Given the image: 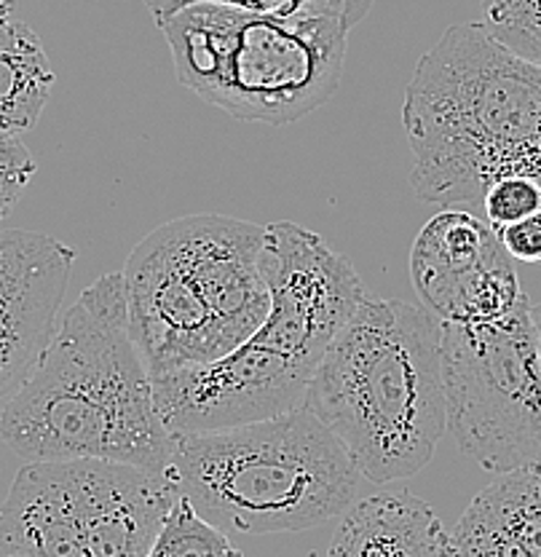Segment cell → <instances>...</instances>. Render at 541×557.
<instances>
[{
  "instance_id": "obj_2",
  "label": "cell",
  "mask_w": 541,
  "mask_h": 557,
  "mask_svg": "<svg viewBox=\"0 0 541 557\" xmlns=\"http://www.w3.org/2000/svg\"><path fill=\"white\" fill-rule=\"evenodd\" d=\"M410 188L427 205L480 207L504 177L541 183V67L482 22L447 27L405 89Z\"/></svg>"
},
{
  "instance_id": "obj_16",
  "label": "cell",
  "mask_w": 541,
  "mask_h": 557,
  "mask_svg": "<svg viewBox=\"0 0 541 557\" xmlns=\"http://www.w3.org/2000/svg\"><path fill=\"white\" fill-rule=\"evenodd\" d=\"M54 86V67L38 33L25 22L0 30V135H22L38 124Z\"/></svg>"
},
{
  "instance_id": "obj_9",
  "label": "cell",
  "mask_w": 541,
  "mask_h": 557,
  "mask_svg": "<svg viewBox=\"0 0 541 557\" xmlns=\"http://www.w3.org/2000/svg\"><path fill=\"white\" fill-rule=\"evenodd\" d=\"M313 368L247 338L225 357L153 375L172 437L247 426L300 408Z\"/></svg>"
},
{
  "instance_id": "obj_13",
  "label": "cell",
  "mask_w": 541,
  "mask_h": 557,
  "mask_svg": "<svg viewBox=\"0 0 541 557\" xmlns=\"http://www.w3.org/2000/svg\"><path fill=\"white\" fill-rule=\"evenodd\" d=\"M0 557H89L67 461L25 463L0 504Z\"/></svg>"
},
{
  "instance_id": "obj_12",
  "label": "cell",
  "mask_w": 541,
  "mask_h": 557,
  "mask_svg": "<svg viewBox=\"0 0 541 557\" xmlns=\"http://www.w3.org/2000/svg\"><path fill=\"white\" fill-rule=\"evenodd\" d=\"M67 463L89 557H148L180 498L170 472L97 458Z\"/></svg>"
},
{
  "instance_id": "obj_23",
  "label": "cell",
  "mask_w": 541,
  "mask_h": 557,
  "mask_svg": "<svg viewBox=\"0 0 541 557\" xmlns=\"http://www.w3.org/2000/svg\"><path fill=\"white\" fill-rule=\"evenodd\" d=\"M14 22V0H0V30Z\"/></svg>"
},
{
  "instance_id": "obj_20",
  "label": "cell",
  "mask_w": 541,
  "mask_h": 557,
  "mask_svg": "<svg viewBox=\"0 0 541 557\" xmlns=\"http://www.w3.org/2000/svg\"><path fill=\"white\" fill-rule=\"evenodd\" d=\"M482 218L493 231L541 212V183L533 177H504L488 188Z\"/></svg>"
},
{
  "instance_id": "obj_10",
  "label": "cell",
  "mask_w": 541,
  "mask_h": 557,
  "mask_svg": "<svg viewBox=\"0 0 541 557\" xmlns=\"http://www.w3.org/2000/svg\"><path fill=\"white\" fill-rule=\"evenodd\" d=\"M410 278L423 309L451 324L493 322L526 298L496 231L467 209H445L418 231Z\"/></svg>"
},
{
  "instance_id": "obj_15",
  "label": "cell",
  "mask_w": 541,
  "mask_h": 557,
  "mask_svg": "<svg viewBox=\"0 0 541 557\" xmlns=\"http://www.w3.org/2000/svg\"><path fill=\"white\" fill-rule=\"evenodd\" d=\"M447 531L423 498L372 493L341 515L328 557H445Z\"/></svg>"
},
{
  "instance_id": "obj_7",
  "label": "cell",
  "mask_w": 541,
  "mask_h": 557,
  "mask_svg": "<svg viewBox=\"0 0 541 557\" xmlns=\"http://www.w3.org/2000/svg\"><path fill=\"white\" fill-rule=\"evenodd\" d=\"M445 423L493 474L541 463V357L531 300L482 324L442 322Z\"/></svg>"
},
{
  "instance_id": "obj_4",
  "label": "cell",
  "mask_w": 541,
  "mask_h": 557,
  "mask_svg": "<svg viewBox=\"0 0 541 557\" xmlns=\"http://www.w3.org/2000/svg\"><path fill=\"white\" fill-rule=\"evenodd\" d=\"M266 225L225 214L174 218L126 258L130 333L150 379L225 357L271 309L263 276Z\"/></svg>"
},
{
  "instance_id": "obj_21",
  "label": "cell",
  "mask_w": 541,
  "mask_h": 557,
  "mask_svg": "<svg viewBox=\"0 0 541 557\" xmlns=\"http://www.w3.org/2000/svg\"><path fill=\"white\" fill-rule=\"evenodd\" d=\"M38 172L33 153L16 135H0V220L16 207Z\"/></svg>"
},
{
  "instance_id": "obj_14",
  "label": "cell",
  "mask_w": 541,
  "mask_h": 557,
  "mask_svg": "<svg viewBox=\"0 0 541 557\" xmlns=\"http://www.w3.org/2000/svg\"><path fill=\"white\" fill-rule=\"evenodd\" d=\"M445 557H541V463L482 487L447 533Z\"/></svg>"
},
{
  "instance_id": "obj_22",
  "label": "cell",
  "mask_w": 541,
  "mask_h": 557,
  "mask_svg": "<svg viewBox=\"0 0 541 557\" xmlns=\"http://www.w3.org/2000/svg\"><path fill=\"white\" fill-rule=\"evenodd\" d=\"M496 236L512 260L541 263V212L504 225V228L496 231Z\"/></svg>"
},
{
  "instance_id": "obj_18",
  "label": "cell",
  "mask_w": 541,
  "mask_h": 557,
  "mask_svg": "<svg viewBox=\"0 0 541 557\" xmlns=\"http://www.w3.org/2000/svg\"><path fill=\"white\" fill-rule=\"evenodd\" d=\"M194 3H223L266 16H308V20H313V16H330V20L346 22L352 30L372 9V0H145V5H148L156 22L167 20L174 11Z\"/></svg>"
},
{
  "instance_id": "obj_6",
  "label": "cell",
  "mask_w": 541,
  "mask_h": 557,
  "mask_svg": "<svg viewBox=\"0 0 541 557\" xmlns=\"http://www.w3.org/2000/svg\"><path fill=\"white\" fill-rule=\"evenodd\" d=\"M177 81L238 121L284 126L339 91L352 27L330 16H266L194 3L156 22Z\"/></svg>"
},
{
  "instance_id": "obj_3",
  "label": "cell",
  "mask_w": 541,
  "mask_h": 557,
  "mask_svg": "<svg viewBox=\"0 0 541 557\" xmlns=\"http://www.w3.org/2000/svg\"><path fill=\"white\" fill-rule=\"evenodd\" d=\"M304 408L370 483L418 474L447 429L442 322L423 306L365 295L324 348Z\"/></svg>"
},
{
  "instance_id": "obj_8",
  "label": "cell",
  "mask_w": 541,
  "mask_h": 557,
  "mask_svg": "<svg viewBox=\"0 0 541 557\" xmlns=\"http://www.w3.org/2000/svg\"><path fill=\"white\" fill-rule=\"evenodd\" d=\"M260 263L271 309L253 338L317 370L324 348L368 295L362 278L322 236L298 223L266 225Z\"/></svg>"
},
{
  "instance_id": "obj_17",
  "label": "cell",
  "mask_w": 541,
  "mask_h": 557,
  "mask_svg": "<svg viewBox=\"0 0 541 557\" xmlns=\"http://www.w3.org/2000/svg\"><path fill=\"white\" fill-rule=\"evenodd\" d=\"M148 557H242L229 533L207 522L185 496L177 498Z\"/></svg>"
},
{
  "instance_id": "obj_24",
  "label": "cell",
  "mask_w": 541,
  "mask_h": 557,
  "mask_svg": "<svg viewBox=\"0 0 541 557\" xmlns=\"http://www.w3.org/2000/svg\"><path fill=\"white\" fill-rule=\"evenodd\" d=\"M531 319H533V327H537L539 357H541V304H531Z\"/></svg>"
},
{
  "instance_id": "obj_1",
  "label": "cell",
  "mask_w": 541,
  "mask_h": 557,
  "mask_svg": "<svg viewBox=\"0 0 541 557\" xmlns=\"http://www.w3.org/2000/svg\"><path fill=\"white\" fill-rule=\"evenodd\" d=\"M0 437L27 463H132L167 474L174 437L130 333L121 271L89 284L0 413Z\"/></svg>"
},
{
  "instance_id": "obj_19",
  "label": "cell",
  "mask_w": 541,
  "mask_h": 557,
  "mask_svg": "<svg viewBox=\"0 0 541 557\" xmlns=\"http://www.w3.org/2000/svg\"><path fill=\"white\" fill-rule=\"evenodd\" d=\"M480 5L493 38L541 67V0H480Z\"/></svg>"
},
{
  "instance_id": "obj_5",
  "label": "cell",
  "mask_w": 541,
  "mask_h": 557,
  "mask_svg": "<svg viewBox=\"0 0 541 557\" xmlns=\"http://www.w3.org/2000/svg\"><path fill=\"white\" fill-rule=\"evenodd\" d=\"M167 472L204 520L249 536L339 518L362 480L335 434L304 405L247 426L174 437Z\"/></svg>"
},
{
  "instance_id": "obj_11",
  "label": "cell",
  "mask_w": 541,
  "mask_h": 557,
  "mask_svg": "<svg viewBox=\"0 0 541 557\" xmlns=\"http://www.w3.org/2000/svg\"><path fill=\"white\" fill-rule=\"evenodd\" d=\"M73 265L75 249L54 236L0 231V399L30 379L54 338Z\"/></svg>"
}]
</instances>
